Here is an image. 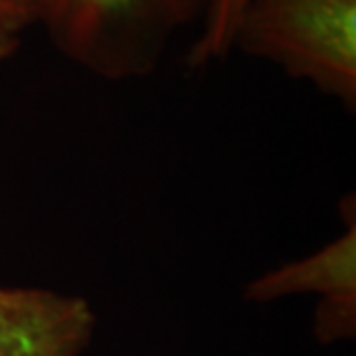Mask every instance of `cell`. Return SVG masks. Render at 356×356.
I'll return each mask as SVG.
<instances>
[{"label": "cell", "instance_id": "1", "mask_svg": "<svg viewBox=\"0 0 356 356\" xmlns=\"http://www.w3.org/2000/svg\"><path fill=\"white\" fill-rule=\"evenodd\" d=\"M56 49L109 81L148 76L181 33L202 24L209 0H31Z\"/></svg>", "mask_w": 356, "mask_h": 356}, {"label": "cell", "instance_id": "2", "mask_svg": "<svg viewBox=\"0 0 356 356\" xmlns=\"http://www.w3.org/2000/svg\"><path fill=\"white\" fill-rule=\"evenodd\" d=\"M356 104V0H248L234 49Z\"/></svg>", "mask_w": 356, "mask_h": 356}, {"label": "cell", "instance_id": "3", "mask_svg": "<svg viewBox=\"0 0 356 356\" xmlns=\"http://www.w3.org/2000/svg\"><path fill=\"white\" fill-rule=\"evenodd\" d=\"M317 294L315 338L322 345L356 336V220L350 211V225L322 245L315 254L284 266L270 268L245 289V298L252 303H270L284 296Z\"/></svg>", "mask_w": 356, "mask_h": 356}, {"label": "cell", "instance_id": "4", "mask_svg": "<svg viewBox=\"0 0 356 356\" xmlns=\"http://www.w3.org/2000/svg\"><path fill=\"white\" fill-rule=\"evenodd\" d=\"M92 331L86 298L0 284V356H81Z\"/></svg>", "mask_w": 356, "mask_h": 356}, {"label": "cell", "instance_id": "5", "mask_svg": "<svg viewBox=\"0 0 356 356\" xmlns=\"http://www.w3.org/2000/svg\"><path fill=\"white\" fill-rule=\"evenodd\" d=\"M245 3L248 0H209L188 51L190 67H206L234 51V33Z\"/></svg>", "mask_w": 356, "mask_h": 356}, {"label": "cell", "instance_id": "6", "mask_svg": "<svg viewBox=\"0 0 356 356\" xmlns=\"http://www.w3.org/2000/svg\"><path fill=\"white\" fill-rule=\"evenodd\" d=\"M35 24V10L31 0H0V28L21 33Z\"/></svg>", "mask_w": 356, "mask_h": 356}, {"label": "cell", "instance_id": "7", "mask_svg": "<svg viewBox=\"0 0 356 356\" xmlns=\"http://www.w3.org/2000/svg\"><path fill=\"white\" fill-rule=\"evenodd\" d=\"M17 47H19V33L3 31V28H0V63L5 58H10V56L17 51Z\"/></svg>", "mask_w": 356, "mask_h": 356}]
</instances>
